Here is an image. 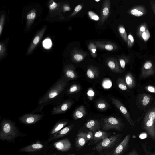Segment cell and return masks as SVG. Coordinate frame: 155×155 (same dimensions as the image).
Instances as JSON below:
<instances>
[{
  "instance_id": "52a82bcc",
  "label": "cell",
  "mask_w": 155,
  "mask_h": 155,
  "mask_svg": "<svg viewBox=\"0 0 155 155\" xmlns=\"http://www.w3.org/2000/svg\"><path fill=\"white\" fill-rule=\"evenodd\" d=\"M111 99L113 104L122 113L124 117L125 118L130 124V125L133 128L135 126L127 110L122 103L119 100L116 98H111Z\"/></svg>"
},
{
  "instance_id": "d6986e66",
  "label": "cell",
  "mask_w": 155,
  "mask_h": 155,
  "mask_svg": "<svg viewBox=\"0 0 155 155\" xmlns=\"http://www.w3.org/2000/svg\"><path fill=\"white\" fill-rule=\"evenodd\" d=\"M68 123L67 121H61L57 122L53 128L51 132V134H54L61 131Z\"/></svg>"
},
{
  "instance_id": "1f68e13d",
  "label": "cell",
  "mask_w": 155,
  "mask_h": 155,
  "mask_svg": "<svg viewBox=\"0 0 155 155\" xmlns=\"http://www.w3.org/2000/svg\"><path fill=\"white\" fill-rule=\"evenodd\" d=\"M74 58L76 61L79 62L82 61L83 59V57L80 54H76L74 55Z\"/></svg>"
},
{
  "instance_id": "5bb4252c",
  "label": "cell",
  "mask_w": 155,
  "mask_h": 155,
  "mask_svg": "<svg viewBox=\"0 0 155 155\" xmlns=\"http://www.w3.org/2000/svg\"><path fill=\"white\" fill-rule=\"evenodd\" d=\"M152 64L150 62H147L144 64V69L141 75V78H147L154 74V72L152 69Z\"/></svg>"
},
{
  "instance_id": "816d5d0a",
  "label": "cell",
  "mask_w": 155,
  "mask_h": 155,
  "mask_svg": "<svg viewBox=\"0 0 155 155\" xmlns=\"http://www.w3.org/2000/svg\"><path fill=\"white\" fill-rule=\"evenodd\" d=\"M64 10L65 11H69L70 10V8L68 7H66L64 8Z\"/></svg>"
},
{
  "instance_id": "ba28073f",
  "label": "cell",
  "mask_w": 155,
  "mask_h": 155,
  "mask_svg": "<svg viewBox=\"0 0 155 155\" xmlns=\"http://www.w3.org/2000/svg\"><path fill=\"white\" fill-rule=\"evenodd\" d=\"M73 103L71 100H67L55 106L51 112L52 115L64 113L67 111L72 106Z\"/></svg>"
},
{
  "instance_id": "4dcf8cb0",
  "label": "cell",
  "mask_w": 155,
  "mask_h": 155,
  "mask_svg": "<svg viewBox=\"0 0 155 155\" xmlns=\"http://www.w3.org/2000/svg\"><path fill=\"white\" fill-rule=\"evenodd\" d=\"M52 43L51 40L49 39L45 40L43 43V46L47 48H49L51 47L52 45Z\"/></svg>"
},
{
  "instance_id": "d6a6232c",
  "label": "cell",
  "mask_w": 155,
  "mask_h": 155,
  "mask_svg": "<svg viewBox=\"0 0 155 155\" xmlns=\"http://www.w3.org/2000/svg\"><path fill=\"white\" fill-rule=\"evenodd\" d=\"M146 90L150 93L155 94V87L151 85L148 86L145 88Z\"/></svg>"
},
{
  "instance_id": "7402d4cb",
  "label": "cell",
  "mask_w": 155,
  "mask_h": 155,
  "mask_svg": "<svg viewBox=\"0 0 155 155\" xmlns=\"http://www.w3.org/2000/svg\"><path fill=\"white\" fill-rule=\"evenodd\" d=\"M107 64L108 67L112 71L118 73L121 72L118 64L116 61L113 60H110L107 62Z\"/></svg>"
},
{
  "instance_id": "277c9868",
  "label": "cell",
  "mask_w": 155,
  "mask_h": 155,
  "mask_svg": "<svg viewBox=\"0 0 155 155\" xmlns=\"http://www.w3.org/2000/svg\"><path fill=\"white\" fill-rule=\"evenodd\" d=\"M121 136V134H117L105 139L97 145L95 149L97 151H100L108 149L117 143Z\"/></svg>"
},
{
  "instance_id": "30bf717a",
  "label": "cell",
  "mask_w": 155,
  "mask_h": 155,
  "mask_svg": "<svg viewBox=\"0 0 155 155\" xmlns=\"http://www.w3.org/2000/svg\"><path fill=\"white\" fill-rule=\"evenodd\" d=\"M54 146L59 151L66 152L71 148L72 144L69 140L66 138L55 142Z\"/></svg>"
},
{
  "instance_id": "cb8c5ba5",
  "label": "cell",
  "mask_w": 155,
  "mask_h": 155,
  "mask_svg": "<svg viewBox=\"0 0 155 155\" xmlns=\"http://www.w3.org/2000/svg\"><path fill=\"white\" fill-rule=\"evenodd\" d=\"M117 85L119 89L123 91H126L128 89V87L124 79L119 78L117 80Z\"/></svg>"
},
{
  "instance_id": "8d00e7d4",
  "label": "cell",
  "mask_w": 155,
  "mask_h": 155,
  "mask_svg": "<svg viewBox=\"0 0 155 155\" xmlns=\"http://www.w3.org/2000/svg\"><path fill=\"white\" fill-rule=\"evenodd\" d=\"M94 92L92 89H89L87 92L88 96L90 99V100H92L94 96Z\"/></svg>"
},
{
  "instance_id": "5b68a950",
  "label": "cell",
  "mask_w": 155,
  "mask_h": 155,
  "mask_svg": "<svg viewBox=\"0 0 155 155\" xmlns=\"http://www.w3.org/2000/svg\"><path fill=\"white\" fill-rule=\"evenodd\" d=\"M43 114H35L28 113L23 115L20 117L19 120L21 123L26 124L30 125L34 124L39 121L43 118Z\"/></svg>"
},
{
  "instance_id": "83f0119b",
  "label": "cell",
  "mask_w": 155,
  "mask_h": 155,
  "mask_svg": "<svg viewBox=\"0 0 155 155\" xmlns=\"http://www.w3.org/2000/svg\"><path fill=\"white\" fill-rule=\"evenodd\" d=\"M97 108L101 110H105L108 107V104L103 101H100L97 104Z\"/></svg>"
},
{
  "instance_id": "8992f818",
  "label": "cell",
  "mask_w": 155,
  "mask_h": 155,
  "mask_svg": "<svg viewBox=\"0 0 155 155\" xmlns=\"http://www.w3.org/2000/svg\"><path fill=\"white\" fill-rule=\"evenodd\" d=\"M142 127V129L146 132L153 140L155 141V121L144 117Z\"/></svg>"
},
{
  "instance_id": "7a4b0ae2",
  "label": "cell",
  "mask_w": 155,
  "mask_h": 155,
  "mask_svg": "<svg viewBox=\"0 0 155 155\" xmlns=\"http://www.w3.org/2000/svg\"><path fill=\"white\" fill-rule=\"evenodd\" d=\"M19 132L14 123L7 118L2 120L1 122L0 139L4 141H11L16 138Z\"/></svg>"
},
{
  "instance_id": "c3c4849f",
  "label": "cell",
  "mask_w": 155,
  "mask_h": 155,
  "mask_svg": "<svg viewBox=\"0 0 155 155\" xmlns=\"http://www.w3.org/2000/svg\"><path fill=\"white\" fill-rule=\"evenodd\" d=\"M142 37L143 39L145 41L146 39V32H144L142 34Z\"/></svg>"
},
{
  "instance_id": "4fadbf2b",
  "label": "cell",
  "mask_w": 155,
  "mask_h": 155,
  "mask_svg": "<svg viewBox=\"0 0 155 155\" xmlns=\"http://www.w3.org/2000/svg\"><path fill=\"white\" fill-rule=\"evenodd\" d=\"M43 147V145L40 143L34 144L23 148L18 150L19 152H31L40 150Z\"/></svg>"
},
{
  "instance_id": "8fae6325",
  "label": "cell",
  "mask_w": 155,
  "mask_h": 155,
  "mask_svg": "<svg viewBox=\"0 0 155 155\" xmlns=\"http://www.w3.org/2000/svg\"><path fill=\"white\" fill-rule=\"evenodd\" d=\"M77 75L74 69L71 67H66L64 69V75L62 77L68 81L75 79Z\"/></svg>"
},
{
  "instance_id": "603a6c76",
  "label": "cell",
  "mask_w": 155,
  "mask_h": 155,
  "mask_svg": "<svg viewBox=\"0 0 155 155\" xmlns=\"http://www.w3.org/2000/svg\"><path fill=\"white\" fill-rule=\"evenodd\" d=\"M86 74L87 77L89 78L93 79L98 77L99 74L96 69L91 68L88 69Z\"/></svg>"
},
{
  "instance_id": "7dc6e473",
  "label": "cell",
  "mask_w": 155,
  "mask_h": 155,
  "mask_svg": "<svg viewBox=\"0 0 155 155\" xmlns=\"http://www.w3.org/2000/svg\"><path fill=\"white\" fill-rule=\"evenodd\" d=\"M128 38L130 40L131 42L132 43H133L134 42V38L132 37L131 35H129L128 36Z\"/></svg>"
},
{
  "instance_id": "ee69618b",
  "label": "cell",
  "mask_w": 155,
  "mask_h": 155,
  "mask_svg": "<svg viewBox=\"0 0 155 155\" xmlns=\"http://www.w3.org/2000/svg\"><path fill=\"white\" fill-rule=\"evenodd\" d=\"M128 155H139L136 150L134 149Z\"/></svg>"
},
{
  "instance_id": "681fc988",
  "label": "cell",
  "mask_w": 155,
  "mask_h": 155,
  "mask_svg": "<svg viewBox=\"0 0 155 155\" xmlns=\"http://www.w3.org/2000/svg\"><path fill=\"white\" fill-rule=\"evenodd\" d=\"M92 49H91L92 52L94 54L95 53L96 51V48L95 47H94Z\"/></svg>"
},
{
  "instance_id": "f546056e",
  "label": "cell",
  "mask_w": 155,
  "mask_h": 155,
  "mask_svg": "<svg viewBox=\"0 0 155 155\" xmlns=\"http://www.w3.org/2000/svg\"><path fill=\"white\" fill-rule=\"evenodd\" d=\"M102 85L105 88H109L112 86V82L108 79H105L103 82Z\"/></svg>"
},
{
  "instance_id": "9f6ffc18",
  "label": "cell",
  "mask_w": 155,
  "mask_h": 155,
  "mask_svg": "<svg viewBox=\"0 0 155 155\" xmlns=\"http://www.w3.org/2000/svg\"><path fill=\"white\" fill-rule=\"evenodd\" d=\"M53 155H56V154H53Z\"/></svg>"
},
{
  "instance_id": "2e32d148",
  "label": "cell",
  "mask_w": 155,
  "mask_h": 155,
  "mask_svg": "<svg viewBox=\"0 0 155 155\" xmlns=\"http://www.w3.org/2000/svg\"><path fill=\"white\" fill-rule=\"evenodd\" d=\"M86 111L84 106H82L77 108L74 111L73 117L74 119L77 120L82 118L86 116Z\"/></svg>"
},
{
  "instance_id": "d590c367",
  "label": "cell",
  "mask_w": 155,
  "mask_h": 155,
  "mask_svg": "<svg viewBox=\"0 0 155 155\" xmlns=\"http://www.w3.org/2000/svg\"><path fill=\"white\" fill-rule=\"evenodd\" d=\"M86 136L88 141L93 139L94 137V134L92 132H88L87 133H86Z\"/></svg>"
},
{
  "instance_id": "60d3db41",
  "label": "cell",
  "mask_w": 155,
  "mask_h": 155,
  "mask_svg": "<svg viewBox=\"0 0 155 155\" xmlns=\"http://www.w3.org/2000/svg\"><path fill=\"white\" fill-rule=\"evenodd\" d=\"M82 8V6L81 5H78L74 9L75 11L76 12H78L81 10Z\"/></svg>"
},
{
  "instance_id": "9c48e42d",
  "label": "cell",
  "mask_w": 155,
  "mask_h": 155,
  "mask_svg": "<svg viewBox=\"0 0 155 155\" xmlns=\"http://www.w3.org/2000/svg\"><path fill=\"white\" fill-rule=\"evenodd\" d=\"M130 137V135H128L109 155H121L126 150L128 146Z\"/></svg>"
},
{
  "instance_id": "e575fe53",
  "label": "cell",
  "mask_w": 155,
  "mask_h": 155,
  "mask_svg": "<svg viewBox=\"0 0 155 155\" xmlns=\"http://www.w3.org/2000/svg\"><path fill=\"white\" fill-rule=\"evenodd\" d=\"M109 13V9L108 7H104L102 11V14L104 17H107Z\"/></svg>"
},
{
  "instance_id": "f907efd6",
  "label": "cell",
  "mask_w": 155,
  "mask_h": 155,
  "mask_svg": "<svg viewBox=\"0 0 155 155\" xmlns=\"http://www.w3.org/2000/svg\"><path fill=\"white\" fill-rule=\"evenodd\" d=\"M141 31L142 32H144L146 30V27L142 26L140 28Z\"/></svg>"
},
{
  "instance_id": "44dd1931",
  "label": "cell",
  "mask_w": 155,
  "mask_h": 155,
  "mask_svg": "<svg viewBox=\"0 0 155 155\" xmlns=\"http://www.w3.org/2000/svg\"><path fill=\"white\" fill-rule=\"evenodd\" d=\"M151 96L147 94H142L139 96L140 101L144 106L148 105L151 101Z\"/></svg>"
},
{
  "instance_id": "836d02e7",
  "label": "cell",
  "mask_w": 155,
  "mask_h": 155,
  "mask_svg": "<svg viewBox=\"0 0 155 155\" xmlns=\"http://www.w3.org/2000/svg\"><path fill=\"white\" fill-rule=\"evenodd\" d=\"M131 13L133 15L138 17L141 16L143 14V13L138 11L136 9L132 10Z\"/></svg>"
},
{
  "instance_id": "6da1fadb",
  "label": "cell",
  "mask_w": 155,
  "mask_h": 155,
  "mask_svg": "<svg viewBox=\"0 0 155 155\" xmlns=\"http://www.w3.org/2000/svg\"><path fill=\"white\" fill-rule=\"evenodd\" d=\"M68 81L62 77L59 78L47 92L39 100L36 108L32 113L42 112L43 108L48 105L56 106L61 103Z\"/></svg>"
},
{
  "instance_id": "f35d334b",
  "label": "cell",
  "mask_w": 155,
  "mask_h": 155,
  "mask_svg": "<svg viewBox=\"0 0 155 155\" xmlns=\"http://www.w3.org/2000/svg\"><path fill=\"white\" fill-rule=\"evenodd\" d=\"M105 49L108 51H112L113 49V47L111 44H108L105 46Z\"/></svg>"
},
{
  "instance_id": "db71d44e",
  "label": "cell",
  "mask_w": 155,
  "mask_h": 155,
  "mask_svg": "<svg viewBox=\"0 0 155 155\" xmlns=\"http://www.w3.org/2000/svg\"><path fill=\"white\" fill-rule=\"evenodd\" d=\"M95 1H97V2H98L99 1H100V0H99V1H97V0H96Z\"/></svg>"
},
{
  "instance_id": "f5cc1de1",
  "label": "cell",
  "mask_w": 155,
  "mask_h": 155,
  "mask_svg": "<svg viewBox=\"0 0 155 155\" xmlns=\"http://www.w3.org/2000/svg\"><path fill=\"white\" fill-rule=\"evenodd\" d=\"M1 48H2L1 46V45H0V51H1Z\"/></svg>"
},
{
  "instance_id": "ab89813d",
  "label": "cell",
  "mask_w": 155,
  "mask_h": 155,
  "mask_svg": "<svg viewBox=\"0 0 155 155\" xmlns=\"http://www.w3.org/2000/svg\"><path fill=\"white\" fill-rule=\"evenodd\" d=\"M120 63L121 67L123 69H124L126 66L125 61L124 59H122L120 60Z\"/></svg>"
},
{
  "instance_id": "f1b7e54d",
  "label": "cell",
  "mask_w": 155,
  "mask_h": 155,
  "mask_svg": "<svg viewBox=\"0 0 155 155\" xmlns=\"http://www.w3.org/2000/svg\"><path fill=\"white\" fill-rule=\"evenodd\" d=\"M88 15L92 20L95 21H98L99 19V17L94 12L89 11L88 13Z\"/></svg>"
},
{
  "instance_id": "b9f144b4",
  "label": "cell",
  "mask_w": 155,
  "mask_h": 155,
  "mask_svg": "<svg viewBox=\"0 0 155 155\" xmlns=\"http://www.w3.org/2000/svg\"><path fill=\"white\" fill-rule=\"evenodd\" d=\"M57 6V4L55 2H53V4L49 6V8L52 10L55 9Z\"/></svg>"
},
{
  "instance_id": "ac0fdd59",
  "label": "cell",
  "mask_w": 155,
  "mask_h": 155,
  "mask_svg": "<svg viewBox=\"0 0 155 155\" xmlns=\"http://www.w3.org/2000/svg\"><path fill=\"white\" fill-rule=\"evenodd\" d=\"M86 127L90 131L95 132L100 128L99 123L96 120H91L87 122L85 124Z\"/></svg>"
},
{
  "instance_id": "74e56055",
  "label": "cell",
  "mask_w": 155,
  "mask_h": 155,
  "mask_svg": "<svg viewBox=\"0 0 155 155\" xmlns=\"http://www.w3.org/2000/svg\"><path fill=\"white\" fill-rule=\"evenodd\" d=\"M36 17V14L34 12H32L28 15L27 17V19L30 20L34 19Z\"/></svg>"
},
{
  "instance_id": "7c38bea8",
  "label": "cell",
  "mask_w": 155,
  "mask_h": 155,
  "mask_svg": "<svg viewBox=\"0 0 155 155\" xmlns=\"http://www.w3.org/2000/svg\"><path fill=\"white\" fill-rule=\"evenodd\" d=\"M87 141L86 132H80L77 136L76 139V146L77 147L82 148L85 145Z\"/></svg>"
},
{
  "instance_id": "d4e9b609",
  "label": "cell",
  "mask_w": 155,
  "mask_h": 155,
  "mask_svg": "<svg viewBox=\"0 0 155 155\" xmlns=\"http://www.w3.org/2000/svg\"><path fill=\"white\" fill-rule=\"evenodd\" d=\"M81 87L76 84H74L68 89L67 93L68 94H71L77 93L80 91Z\"/></svg>"
},
{
  "instance_id": "4316f807",
  "label": "cell",
  "mask_w": 155,
  "mask_h": 155,
  "mask_svg": "<svg viewBox=\"0 0 155 155\" xmlns=\"http://www.w3.org/2000/svg\"><path fill=\"white\" fill-rule=\"evenodd\" d=\"M142 144L145 155H155V152H152L146 144L143 143Z\"/></svg>"
},
{
  "instance_id": "bcb514c9",
  "label": "cell",
  "mask_w": 155,
  "mask_h": 155,
  "mask_svg": "<svg viewBox=\"0 0 155 155\" xmlns=\"http://www.w3.org/2000/svg\"><path fill=\"white\" fill-rule=\"evenodd\" d=\"M146 39L145 40L146 41L149 39L150 37V34L148 30H146Z\"/></svg>"
},
{
  "instance_id": "f6af8a7d",
  "label": "cell",
  "mask_w": 155,
  "mask_h": 155,
  "mask_svg": "<svg viewBox=\"0 0 155 155\" xmlns=\"http://www.w3.org/2000/svg\"><path fill=\"white\" fill-rule=\"evenodd\" d=\"M119 31L121 34H124L125 33V29L123 27H120L119 29Z\"/></svg>"
},
{
  "instance_id": "ffe728a7",
  "label": "cell",
  "mask_w": 155,
  "mask_h": 155,
  "mask_svg": "<svg viewBox=\"0 0 155 155\" xmlns=\"http://www.w3.org/2000/svg\"><path fill=\"white\" fill-rule=\"evenodd\" d=\"M108 133L104 131H99L95 132L94 134L93 140L95 142H97L108 138Z\"/></svg>"
},
{
  "instance_id": "3957f363",
  "label": "cell",
  "mask_w": 155,
  "mask_h": 155,
  "mask_svg": "<svg viewBox=\"0 0 155 155\" xmlns=\"http://www.w3.org/2000/svg\"><path fill=\"white\" fill-rule=\"evenodd\" d=\"M123 127V124L116 118L108 117L103 119L102 129L104 131L114 129L118 131H121Z\"/></svg>"
},
{
  "instance_id": "9a60e30c",
  "label": "cell",
  "mask_w": 155,
  "mask_h": 155,
  "mask_svg": "<svg viewBox=\"0 0 155 155\" xmlns=\"http://www.w3.org/2000/svg\"><path fill=\"white\" fill-rule=\"evenodd\" d=\"M72 127V125H70L64 128L61 131L54 134L53 136L48 141H51L53 140L65 136L71 131Z\"/></svg>"
},
{
  "instance_id": "484cf974",
  "label": "cell",
  "mask_w": 155,
  "mask_h": 155,
  "mask_svg": "<svg viewBox=\"0 0 155 155\" xmlns=\"http://www.w3.org/2000/svg\"><path fill=\"white\" fill-rule=\"evenodd\" d=\"M144 117L155 121V107L149 110L145 114Z\"/></svg>"
},
{
  "instance_id": "e0dca14e",
  "label": "cell",
  "mask_w": 155,
  "mask_h": 155,
  "mask_svg": "<svg viewBox=\"0 0 155 155\" xmlns=\"http://www.w3.org/2000/svg\"><path fill=\"white\" fill-rule=\"evenodd\" d=\"M124 81L129 89H132L136 86V83L134 77L131 73H127L124 77Z\"/></svg>"
},
{
  "instance_id": "7bdbcfd3",
  "label": "cell",
  "mask_w": 155,
  "mask_h": 155,
  "mask_svg": "<svg viewBox=\"0 0 155 155\" xmlns=\"http://www.w3.org/2000/svg\"><path fill=\"white\" fill-rule=\"evenodd\" d=\"M40 38L39 36H37L35 38L33 41V43L35 45H37L39 42Z\"/></svg>"
},
{
  "instance_id": "11a10c76",
  "label": "cell",
  "mask_w": 155,
  "mask_h": 155,
  "mask_svg": "<svg viewBox=\"0 0 155 155\" xmlns=\"http://www.w3.org/2000/svg\"><path fill=\"white\" fill-rule=\"evenodd\" d=\"M75 155L73 154H71V155Z\"/></svg>"
}]
</instances>
